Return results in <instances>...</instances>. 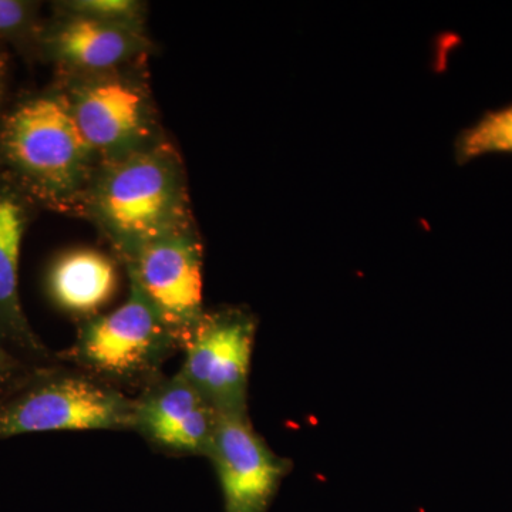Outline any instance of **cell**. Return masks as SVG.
I'll return each instance as SVG.
<instances>
[{
	"label": "cell",
	"instance_id": "cell-1",
	"mask_svg": "<svg viewBox=\"0 0 512 512\" xmlns=\"http://www.w3.org/2000/svg\"><path fill=\"white\" fill-rule=\"evenodd\" d=\"M59 363L37 367L0 402V440L47 431L133 430L134 399Z\"/></svg>",
	"mask_w": 512,
	"mask_h": 512
},
{
	"label": "cell",
	"instance_id": "cell-2",
	"mask_svg": "<svg viewBox=\"0 0 512 512\" xmlns=\"http://www.w3.org/2000/svg\"><path fill=\"white\" fill-rule=\"evenodd\" d=\"M0 146L26 184L47 201H66L84 183L92 148L87 146L69 99L40 96L25 101L5 121Z\"/></svg>",
	"mask_w": 512,
	"mask_h": 512
},
{
	"label": "cell",
	"instance_id": "cell-3",
	"mask_svg": "<svg viewBox=\"0 0 512 512\" xmlns=\"http://www.w3.org/2000/svg\"><path fill=\"white\" fill-rule=\"evenodd\" d=\"M180 350L173 333L130 281L127 301L107 315L94 316L77 333L59 362L72 363L86 375L116 387L160 379L161 367Z\"/></svg>",
	"mask_w": 512,
	"mask_h": 512
},
{
	"label": "cell",
	"instance_id": "cell-4",
	"mask_svg": "<svg viewBox=\"0 0 512 512\" xmlns=\"http://www.w3.org/2000/svg\"><path fill=\"white\" fill-rule=\"evenodd\" d=\"M97 211L126 258L184 229V190L170 154L153 150L121 158L100 183Z\"/></svg>",
	"mask_w": 512,
	"mask_h": 512
},
{
	"label": "cell",
	"instance_id": "cell-5",
	"mask_svg": "<svg viewBox=\"0 0 512 512\" xmlns=\"http://www.w3.org/2000/svg\"><path fill=\"white\" fill-rule=\"evenodd\" d=\"M256 322L251 313H205L184 346L180 373L218 413L248 412L249 373Z\"/></svg>",
	"mask_w": 512,
	"mask_h": 512
},
{
	"label": "cell",
	"instance_id": "cell-6",
	"mask_svg": "<svg viewBox=\"0 0 512 512\" xmlns=\"http://www.w3.org/2000/svg\"><path fill=\"white\" fill-rule=\"evenodd\" d=\"M127 261L130 281L184 349L205 315L200 244L181 229L147 242Z\"/></svg>",
	"mask_w": 512,
	"mask_h": 512
},
{
	"label": "cell",
	"instance_id": "cell-7",
	"mask_svg": "<svg viewBox=\"0 0 512 512\" xmlns=\"http://www.w3.org/2000/svg\"><path fill=\"white\" fill-rule=\"evenodd\" d=\"M208 458L220 480L224 512H268L292 463L252 426L248 412L222 413Z\"/></svg>",
	"mask_w": 512,
	"mask_h": 512
},
{
	"label": "cell",
	"instance_id": "cell-8",
	"mask_svg": "<svg viewBox=\"0 0 512 512\" xmlns=\"http://www.w3.org/2000/svg\"><path fill=\"white\" fill-rule=\"evenodd\" d=\"M218 419L220 413L180 372L148 384L134 399L133 430L171 454L208 457Z\"/></svg>",
	"mask_w": 512,
	"mask_h": 512
},
{
	"label": "cell",
	"instance_id": "cell-9",
	"mask_svg": "<svg viewBox=\"0 0 512 512\" xmlns=\"http://www.w3.org/2000/svg\"><path fill=\"white\" fill-rule=\"evenodd\" d=\"M69 101L77 127L93 153L130 150L147 131L143 93L124 80L87 84Z\"/></svg>",
	"mask_w": 512,
	"mask_h": 512
},
{
	"label": "cell",
	"instance_id": "cell-10",
	"mask_svg": "<svg viewBox=\"0 0 512 512\" xmlns=\"http://www.w3.org/2000/svg\"><path fill=\"white\" fill-rule=\"evenodd\" d=\"M26 217L18 198L0 192V342L36 367L59 363L33 332L19 296V264Z\"/></svg>",
	"mask_w": 512,
	"mask_h": 512
},
{
	"label": "cell",
	"instance_id": "cell-11",
	"mask_svg": "<svg viewBox=\"0 0 512 512\" xmlns=\"http://www.w3.org/2000/svg\"><path fill=\"white\" fill-rule=\"evenodd\" d=\"M117 288L119 274L113 259L92 248L64 252L47 274V292L57 308L80 318H94Z\"/></svg>",
	"mask_w": 512,
	"mask_h": 512
},
{
	"label": "cell",
	"instance_id": "cell-12",
	"mask_svg": "<svg viewBox=\"0 0 512 512\" xmlns=\"http://www.w3.org/2000/svg\"><path fill=\"white\" fill-rule=\"evenodd\" d=\"M53 50L63 62L89 70H106L136 53L133 28L73 13L57 28Z\"/></svg>",
	"mask_w": 512,
	"mask_h": 512
},
{
	"label": "cell",
	"instance_id": "cell-13",
	"mask_svg": "<svg viewBox=\"0 0 512 512\" xmlns=\"http://www.w3.org/2000/svg\"><path fill=\"white\" fill-rule=\"evenodd\" d=\"M512 153V104L488 111L456 141L458 163H467L484 154Z\"/></svg>",
	"mask_w": 512,
	"mask_h": 512
},
{
	"label": "cell",
	"instance_id": "cell-14",
	"mask_svg": "<svg viewBox=\"0 0 512 512\" xmlns=\"http://www.w3.org/2000/svg\"><path fill=\"white\" fill-rule=\"evenodd\" d=\"M69 9L76 15L89 16L133 29H136L137 20L140 18V6L131 0H80L70 3Z\"/></svg>",
	"mask_w": 512,
	"mask_h": 512
},
{
	"label": "cell",
	"instance_id": "cell-15",
	"mask_svg": "<svg viewBox=\"0 0 512 512\" xmlns=\"http://www.w3.org/2000/svg\"><path fill=\"white\" fill-rule=\"evenodd\" d=\"M36 369V366L29 365L18 356L13 355L0 342V402L19 389Z\"/></svg>",
	"mask_w": 512,
	"mask_h": 512
},
{
	"label": "cell",
	"instance_id": "cell-16",
	"mask_svg": "<svg viewBox=\"0 0 512 512\" xmlns=\"http://www.w3.org/2000/svg\"><path fill=\"white\" fill-rule=\"evenodd\" d=\"M29 6L16 0H0V33H12L28 22Z\"/></svg>",
	"mask_w": 512,
	"mask_h": 512
},
{
	"label": "cell",
	"instance_id": "cell-17",
	"mask_svg": "<svg viewBox=\"0 0 512 512\" xmlns=\"http://www.w3.org/2000/svg\"><path fill=\"white\" fill-rule=\"evenodd\" d=\"M0 90H2V80H0Z\"/></svg>",
	"mask_w": 512,
	"mask_h": 512
}]
</instances>
